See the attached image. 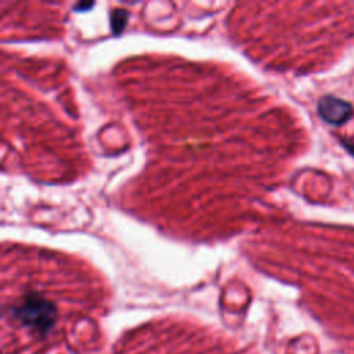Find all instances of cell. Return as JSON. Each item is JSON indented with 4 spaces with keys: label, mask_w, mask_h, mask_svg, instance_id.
Segmentation results:
<instances>
[{
    "label": "cell",
    "mask_w": 354,
    "mask_h": 354,
    "mask_svg": "<svg viewBox=\"0 0 354 354\" xmlns=\"http://www.w3.org/2000/svg\"><path fill=\"white\" fill-rule=\"evenodd\" d=\"M319 116L332 124H342L351 116V105L340 98L324 97L318 102Z\"/></svg>",
    "instance_id": "2"
},
{
    "label": "cell",
    "mask_w": 354,
    "mask_h": 354,
    "mask_svg": "<svg viewBox=\"0 0 354 354\" xmlns=\"http://www.w3.org/2000/svg\"><path fill=\"white\" fill-rule=\"evenodd\" d=\"M210 337L189 332L145 330L120 343L115 354H235Z\"/></svg>",
    "instance_id": "1"
}]
</instances>
